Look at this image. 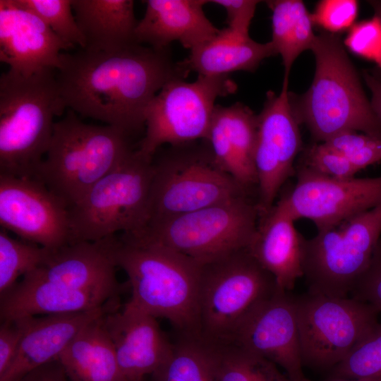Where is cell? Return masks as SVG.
<instances>
[{
  "label": "cell",
  "instance_id": "6da1fadb",
  "mask_svg": "<svg viewBox=\"0 0 381 381\" xmlns=\"http://www.w3.org/2000/svg\"><path fill=\"white\" fill-rule=\"evenodd\" d=\"M168 49L135 44L112 51L62 52L56 71L66 108L129 136L145 128V112L169 81L185 78Z\"/></svg>",
  "mask_w": 381,
  "mask_h": 381
},
{
  "label": "cell",
  "instance_id": "7a4b0ae2",
  "mask_svg": "<svg viewBox=\"0 0 381 381\" xmlns=\"http://www.w3.org/2000/svg\"><path fill=\"white\" fill-rule=\"evenodd\" d=\"M114 253L131 290L127 304L195 336L200 263L168 248L121 235Z\"/></svg>",
  "mask_w": 381,
  "mask_h": 381
},
{
  "label": "cell",
  "instance_id": "3957f363",
  "mask_svg": "<svg viewBox=\"0 0 381 381\" xmlns=\"http://www.w3.org/2000/svg\"><path fill=\"white\" fill-rule=\"evenodd\" d=\"M65 109L56 71L0 77V174L34 178L48 150L54 117Z\"/></svg>",
  "mask_w": 381,
  "mask_h": 381
},
{
  "label": "cell",
  "instance_id": "277c9868",
  "mask_svg": "<svg viewBox=\"0 0 381 381\" xmlns=\"http://www.w3.org/2000/svg\"><path fill=\"white\" fill-rule=\"evenodd\" d=\"M310 49L315 72L310 87L293 107L298 121L306 123L316 142L346 131L381 138V122L340 37L323 32L315 35Z\"/></svg>",
  "mask_w": 381,
  "mask_h": 381
},
{
  "label": "cell",
  "instance_id": "5b68a950",
  "mask_svg": "<svg viewBox=\"0 0 381 381\" xmlns=\"http://www.w3.org/2000/svg\"><path fill=\"white\" fill-rule=\"evenodd\" d=\"M130 138L114 126L84 123L68 109L54 122L48 150L34 178L70 208L130 155Z\"/></svg>",
  "mask_w": 381,
  "mask_h": 381
},
{
  "label": "cell",
  "instance_id": "8992f818",
  "mask_svg": "<svg viewBox=\"0 0 381 381\" xmlns=\"http://www.w3.org/2000/svg\"><path fill=\"white\" fill-rule=\"evenodd\" d=\"M278 286L248 248L200 263L195 337L212 345L228 344L242 320Z\"/></svg>",
  "mask_w": 381,
  "mask_h": 381
},
{
  "label": "cell",
  "instance_id": "52a82bcc",
  "mask_svg": "<svg viewBox=\"0 0 381 381\" xmlns=\"http://www.w3.org/2000/svg\"><path fill=\"white\" fill-rule=\"evenodd\" d=\"M153 157L138 149L69 208L71 243L141 231L147 222Z\"/></svg>",
  "mask_w": 381,
  "mask_h": 381
},
{
  "label": "cell",
  "instance_id": "ba28073f",
  "mask_svg": "<svg viewBox=\"0 0 381 381\" xmlns=\"http://www.w3.org/2000/svg\"><path fill=\"white\" fill-rule=\"evenodd\" d=\"M257 202L238 196L189 213L148 222L123 236L159 245L200 263L248 248L257 229Z\"/></svg>",
  "mask_w": 381,
  "mask_h": 381
},
{
  "label": "cell",
  "instance_id": "9c48e42d",
  "mask_svg": "<svg viewBox=\"0 0 381 381\" xmlns=\"http://www.w3.org/2000/svg\"><path fill=\"white\" fill-rule=\"evenodd\" d=\"M381 235V202L337 226L303 237L308 293L348 297L368 268Z\"/></svg>",
  "mask_w": 381,
  "mask_h": 381
},
{
  "label": "cell",
  "instance_id": "30bf717a",
  "mask_svg": "<svg viewBox=\"0 0 381 381\" xmlns=\"http://www.w3.org/2000/svg\"><path fill=\"white\" fill-rule=\"evenodd\" d=\"M303 365L333 368L379 324L372 305L307 293L295 297Z\"/></svg>",
  "mask_w": 381,
  "mask_h": 381
},
{
  "label": "cell",
  "instance_id": "8fae6325",
  "mask_svg": "<svg viewBox=\"0 0 381 381\" xmlns=\"http://www.w3.org/2000/svg\"><path fill=\"white\" fill-rule=\"evenodd\" d=\"M248 195L215 164L210 149L181 151L153 162L147 224Z\"/></svg>",
  "mask_w": 381,
  "mask_h": 381
},
{
  "label": "cell",
  "instance_id": "7c38bea8",
  "mask_svg": "<svg viewBox=\"0 0 381 381\" xmlns=\"http://www.w3.org/2000/svg\"><path fill=\"white\" fill-rule=\"evenodd\" d=\"M229 75H198L193 82L175 78L152 99L145 112V133L138 149L154 157L163 144L179 146L207 137L219 97L233 94Z\"/></svg>",
  "mask_w": 381,
  "mask_h": 381
},
{
  "label": "cell",
  "instance_id": "4fadbf2b",
  "mask_svg": "<svg viewBox=\"0 0 381 381\" xmlns=\"http://www.w3.org/2000/svg\"><path fill=\"white\" fill-rule=\"evenodd\" d=\"M293 189L277 205L294 221L311 220L318 232L333 228L381 202V176L373 178H330L304 167L296 169Z\"/></svg>",
  "mask_w": 381,
  "mask_h": 381
},
{
  "label": "cell",
  "instance_id": "5bb4252c",
  "mask_svg": "<svg viewBox=\"0 0 381 381\" xmlns=\"http://www.w3.org/2000/svg\"><path fill=\"white\" fill-rule=\"evenodd\" d=\"M289 80H284L279 95L270 91L258 115V136L255 165L258 178L257 205L260 215L269 211L285 182L294 174V163L302 141L288 92Z\"/></svg>",
  "mask_w": 381,
  "mask_h": 381
},
{
  "label": "cell",
  "instance_id": "9a60e30c",
  "mask_svg": "<svg viewBox=\"0 0 381 381\" xmlns=\"http://www.w3.org/2000/svg\"><path fill=\"white\" fill-rule=\"evenodd\" d=\"M0 225L51 250L71 242L68 206L35 178L0 174Z\"/></svg>",
  "mask_w": 381,
  "mask_h": 381
},
{
  "label": "cell",
  "instance_id": "2e32d148",
  "mask_svg": "<svg viewBox=\"0 0 381 381\" xmlns=\"http://www.w3.org/2000/svg\"><path fill=\"white\" fill-rule=\"evenodd\" d=\"M226 344L282 367L292 380H308L302 370L295 297L279 286L242 320Z\"/></svg>",
  "mask_w": 381,
  "mask_h": 381
},
{
  "label": "cell",
  "instance_id": "e0dca14e",
  "mask_svg": "<svg viewBox=\"0 0 381 381\" xmlns=\"http://www.w3.org/2000/svg\"><path fill=\"white\" fill-rule=\"evenodd\" d=\"M71 49L35 13L18 0H0V61L9 70L30 76L61 66Z\"/></svg>",
  "mask_w": 381,
  "mask_h": 381
},
{
  "label": "cell",
  "instance_id": "ac0fdd59",
  "mask_svg": "<svg viewBox=\"0 0 381 381\" xmlns=\"http://www.w3.org/2000/svg\"><path fill=\"white\" fill-rule=\"evenodd\" d=\"M120 370L126 381H144L170 355L171 344L157 318L127 303L104 314Z\"/></svg>",
  "mask_w": 381,
  "mask_h": 381
},
{
  "label": "cell",
  "instance_id": "d6986e66",
  "mask_svg": "<svg viewBox=\"0 0 381 381\" xmlns=\"http://www.w3.org/2000/svg\"><path fill=\"white\" fill-rule=\"evenodd\" d=\"M116 236L67 244L53 250L42 265L28 274L71 289L117 296Z\"/></svg>",
  "mask_w": 381,
  "mask_h": 381
},
{
  "label": "cell",
  "instance_id": "ffe728a7",
  "mask_svg": "<svg viewBox=\"0 0 381 381\" xmlns=\"http://www.w3.org/2000/svg\"><path fill=\"white\" fill-rule=\"evenodd\" d=\"M258 115L242 103L216 105L205 138L215 164L248 192L258 186Z\"/></svg>",
  "mask_w": 381,
  "mask_h": 381
},
{
  "label": "cell",
  "instance_id": "44dd1931",
  "mask_svg": "<svg viewBox=\"0 0 381 381\" xmlns=\"http://www.w3.org/2000/svg\"><path fill=\"white\" fill-rule=\"evenodd\" d=\"M116 309L114 301L84 312L21 318L24 330L20 349L0 381H18L32 370L57 360L87 324Z\"/></svg>",
  "mask_w": 381,
  "mask_h": 381
},
{
  "label": "cell",
  "instance_id": "7402d4cb",
  "mask_svg": "<svg viewBox=\"0 0 381 381\" xmlns=\"http://www.w3.org/2000/svg\"><path fill=\"white\" fill-rule=\"evenodd\" d=\"M206 0H147L143 18L138 21L135 37L138 44L158 50L168 49L177 41L192 50L219 32L207 18Z\"/></svg>",
  "mask_w": 381,
  "mask_h": 381
},
{
  "label": "cell",
  "instance_id": "603a6c76",
  "mask_svg": "<svg viewBox=\"0 0 381 381\" xmlns=\"http://www.w3.org/2000/svg\"><path fill=\"white\" fill-rule=\"evenodd\" d=\"M0 297L1 321L84 312L117 301L108 293L74 289L29 274Z\"/></svg>",
  "mask_w": 381,
  "mask_h": 381
},
{
  "label": "cell",
  "instance_id": "cb8c5ba5",
  "mask_svg": "<svg viewBox=\"0 0 381 381\" xmlns=\"http://www.w3.org/2000/svg\"><path fill=\"white\" fill-rule=\"evenodd\" d=\"M293 218L275 204L260 214L255 235L248 250L260 265L275 279L277 285L286 291L294 288L303 277L302 245L303 236Z\"/></svg>",
  "mask_w": 381,
  "mask_h": 381
},
{
  "label": "cell",
  "instance_id": "d4e9b609",
  "mask_svg": "<svg viewBox=\"0 0 381 381\" xmlns=\"http://www.w3.org/2000/svg\"><path fill=\"white\" fill-rule=\"evenodd\" d=\"M275 54L271 41L260 43L227 27L190 50L178 65L186 75L191 71L207 76L229 75L235 71H254L265 59Z\"/></svg>",
  "mask_w": 381,
  "mask_h": 381
},
{
  "label": "cell",
  "instance_id": "484cf974",
  "mask_svg": "<svg viewBox=\"0 0 381 381\" xmlns=\"http://www.w3.org/2000/svg\"><path fill=\"white\" fill-rule=\"evenodd\" d=\"M71 4L85 49L112 51L138 44L133 1L71 0Z\"/></svg>",
  "mask_w": 381,
  "mask_h": 381
},
{
  "label": "cell",
  "instance_id": "4316f807",
  "mask_svg": "<svg viewBox=\"0 0 381 381\" xmlns=\"http://www.w3.org/2000/svg\"><path fill=\"white\" fill-rule=\"evenodd\" d=\"M104 314L87 324L59 356L70 381H126L104 325Z\"/></svg>",
  "mask_w": 381,
  "mask_h": 381
},
{
  "label": "cell",
  "instance_id": "83f0119b",
  "mask_svg": "<svg viewBox=\"0 0 381 381\" xmlns=\"http://www.w3.org/2000/svg\"><path fill=\"white\" fill-rule=\"evenodd\" d=\"M272 12V43L284 67V80H289L291 66L305 50L310 49L315 35L310 14L302 1H267Z\"/></svg>",
  "mask_w": 381,
  "mask_h": 381
},
{
  "label": "cell",
  "instance_id": "f1b7e54d",
  "mask_svg": "<svg viewBox=\"0 0 381 381\" xmlns=\"http://www.w3.org/2000/svg\"><path fill=\"white\" fill-rule=\"evenodd\" d=\"M151 377L152 381H216L213 348L196 337L180 334L167 359Z\"/></svg>",
  "mask_w": 381,
  "mask_h": 381
},
{
  "label": "cell",
  "instance_id": "f546056e",
  "mask_svg": "<svg viewBox=\"0 0 381 381\" xmlns=\"http://www.w3.org/2000/svg\"><path fill=\"white\" fill-rule=\"evenodd\" d=\"M53 250L37 244L14 238L0 230V296L9 291L20 276L42 265Z\"/></svg>",
  "mask_w": 381,
  "mask_h": 381
},
{
  "label": "cell",
  "instance_id": "4dcf8cb0",
  "mask_svg": "<svg viewBox=\"0 0 381 381\" xmlns=\"http://www.w3.org/2000/svg\"><path fill=\"white\" fill-rule=\"evenodd\" d=\"M211 346L214 353L216 381H262L277 368L273 363L232 344Z\"/></svg>",
  "mask_w": 381,
  "mask_h": 381
},
{
  "label": "cell",
  "instance_id": "1f68e13d",
  "mask_svg": "<svg viewBox=\"0 0 381 381\" xmlns=\"http://www.w3.org/2000/svg\"><path fill=\"white\" fill-rule=\"evenodd\" d=\"M332 377L381 381V323L339 364Z\"/></svg>",
  "mask_w": 381,
  "mask_h": 381
},
{
  "label": "cell",
  "instance_id": "d6a6232c",
  "mask_svg": "<svg viewBox=\"0 0 381 381\" xmlns=\"http://www.w3.org/2000/svg\"><path fill=\"white\" fill-rule=\"evenodd\" d=\"M38 16L70 49H85L86 42L73 13L71 0H18Z\"/></svg>",
  "mask_w": 381,
  "mask_h": 381
},
{
  "label": "cell",
  "instance_id": "836d02e7",
  "mask_svg": "<svg viewBox=\"0 0 381 381\" xmlns=\"http://www.w3.org/2000/svg\"><path fill=\"white\" fill-rule=\"evenodd\" d=\"M344 156L358 171L381 162V138L356 131H346L322 143Z\"/></svg>",
  "mask_w": 381,
  "mask_h": 381
},
{
  "label": "cell",
  "instance_id": "e575fe53",
  "mask_svg": "<svg viewBox=\"0 0 381 381\" xmlns=\"http://www.w3.org/2000/svg\"><path fill=\"white\" fill-rule=\"evenodd\" d=\"M299 165L319 174L339 179L354 178L358 172L344 156L322 143H315L308 147Z\"/></svg>",
  "mask_w": 381,
  "mask_h": 381
},
{
  "label": "cell",
  "instance_id": "d590c367",
  "mask_svg": "<svg viewBox=\"0 0 381 381\" xmlns=\"http://www.w3.org/2000/svg\"><path fill=\"white\" fill-rule=\"evenodd\" d=\"M344 44L353 54L375 62L381 70V19L378 16L355 23Z\"/></svg>",
  "mask_w": 381,
  "mask_h": 381
},
{
  "label": "cell",
  "instance_id": "8d00e7d4",
  "mask_svg": "<svg viewBox=\"0 0 381 381\" xmlns=\"http://www.w3.org/2000/svg\"><path fill=\"white\" fill-rule=\"evenodd\" d=\"M358 12V3L356 0H322L318 2L310 16L313 25L336 34L350 29Z\"/></svg>",
  "mask_w": 381,
  "mask_h": 381
},
{
  "label": "cell",
  "instance_id": "74e56055",
  "mask_svg": "<svg viewBox=\"0 0 381 381\" xmlns=\"http://www.w3.org/2000/svg\"><path fill=\"white\" fill-rule=\"evenodd\" d=\"M351 297L368 303L381 313V238L370 262L356 282Z\"/></svg>",
  "mask_w": 381,
  "mask_h": 381
},
{
  "label": "cell",
  "instance_id": "f35d334b",
  "mask_svg": "<svg viewBox=\"0 0 381 381\" xmlns=\"http://www.w3.org/2000/svg\"><path fill=\"white\" fill-rule=\"evenodd\" d=\"M20 318L1 321L0 327V377L12 365L20 349L23 335Z\"/></svg>",
  "mask_w": 381,
  "mask_h": 381
},
{
  "label": "cell",
  "instance_id": "ab89813d",
  "mask_svg": "<svg viewBox=\"0 0 381 381\" xmlns=\"http://www.w3.org/2000/svg\"><path fill=\"white\" fill-rule=\"evenodd\" d=\"M209 2L219 5L225 9L228 28L240 33L249 35V27L258 1L213 0Z\"/></svg>",
  "mask_w": 381,
  "mask_h": 381
},
{
  "label": "cell",
  "instance_id": "60d3db41",
  "mask_svg": "<svg viewBox=\"0 0 381 381\" xmlns=\"http://www.w3.org/2000/svg\"><path fill=\"white\" fill-rule=\"evenodd\" d=\"M18 381H70L58 360L40 366Z\"/></svg>",
  "mask_w": 381,
  "mask_h": 381
},
{
  "label": "cell",
  "instance_id": "b9f144b4",
  "mask_svg": "<svg viewBox=\"0 0 381 381\" xmlns=\"http://www.w3.org/2000/svg\"><path fill=\"white\" fill-rule=\"evenodd\" d=\"M363 77L372 94V109L381 122V80L366 71H363Z\"/></svg>",
  "mask_w": 381,
  "mask_h": 381
},
{
  "label": "cell",
  "instance_id": "7bdbcfd3",
  "mask_svg": "<svg viewBox=\"0 0 381 381\" xmlns=\"http://www.w3.org/2000/svg\"><path fill=\"white\" fill-rule=\"evenodd\" d=\"M262 381H294V380H292L288 376H284V375L281 374L277 370V368H275ZM307 381H310V380H308Z\"/></svg>",
  "mask_w": 381,
  "mask_h": 381
},
{
  "label": "cell",
  "instance_id": "ee69618b",
  "mask_svg": "<svg viewBox=\"0 0 381 381\" xmlns=\"http://www.w3.org/2000/svg\"><path fill=\"white\" fill-rule=\"evenodd\" d=\"M368 2L373 8L375 15L381 19V0H373Z\"/></svg>",
  "mask_w": 381,
  "mask_h": 381
},
{
  "label": "cell",
  "instance_id": "f6af8a7d",
  "mask_svg": "<svg viewBox=\"0 0 381 381\" xmlns=\"http://www.w3.org/2000/svg\"><path fill=\"white\" fill-rule=\"evenodd\" d=\"M328 381H366V380H356V379L339 378V377H332Z\"/></svg>",
  "mask_w": 381,
  "mask_h": 381
}]
</instances>
